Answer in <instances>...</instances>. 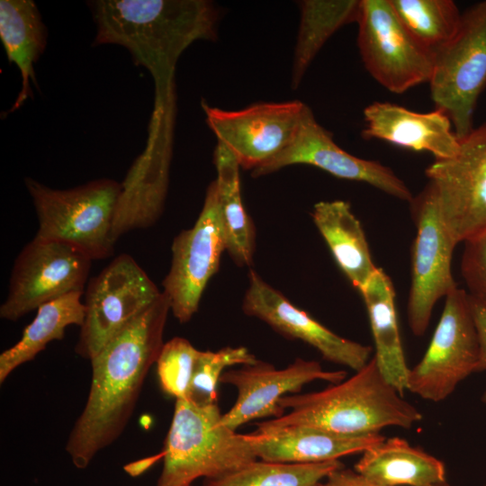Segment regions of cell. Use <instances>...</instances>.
<instances>
[{"instance_id":"obj_1","label":"cell","mask_w":486,"mask_h":486,"mask_svg":"<svg viewBox=\"0 0 486 486\" xmlns=\"http://www.w3.org/2000/svg\"><path fill=\"white\" fill-rule=\"evenodd\" d=\"M170 302L165 292L92 358L86 405L66 444L73 464L85 469L125 429L144 381L164 346Z\"/></svg>"},{"instance_id":"obj_2","label":"cell","mask_w":486,"mask_h":486,"mask_svg":"<svg viewBox=\"0 0 486 486\" xmlns=\"http://www.w3.org/2000/svg\"><path fill=\"white\" fill-rule=\"evenodd\" d=\"M279 404L288 411L257 423L253 433L310 426L342 435H364L386 427L410 428L423 418L386 381L374 356L349 379L320 392L285 395Z\"/></svg>"},{"instance_id":"obj_3","label":"cell","mask_w":486,"mask_h":486,"mask_svg":"<svg viewBox=\"0 0 486 486\" xmlns=\"http://www.w3.org/2000/svg\"><path fill=\"white\" fill-rule=\"evenodd\" d=\"M94 46L114 44L130 54L156 47L179 56L196 40L216 39L219 12L205 0H95L88 3Z\"/></svg>"},{"instance_id":"obj_4","label":"cell","mask_w":486,"mask_h":486,"mask_svg":"<svg viewBox=\"0 0 486 486\" xmlns=\"http://www.w3.org/2000/svg\"><path fill=\"white\" fill-rule=\"evenodd\" d=\"M222 415L217 402L176 400L157 486H189L200 477L220 478L257 459L251 435L227 427Z\"/></svg>"},{"instance_id":"obj_5","label":"cell","mask_w":486,"mask_h":486,"mask_svg":"<svg viewBox=\"0 0 486 486\" xmlns=\"http://www.w3.org/2000/svg\"><path fill=\"white\" fill-rule=\"evenodd\" d=\"M24 183L38 218L35 237L73 246L92 260L112 255L121 183L100 178L70 189H53L31 177Z\"/></svg>"},{"instance_id":"obj_6","label":"cell","mask_w":486,"mask_h":486,"mask_svg":"<svg viewBox=\"0 0 486 486\" xmlns=\"http://www.w3.org/2000/svg\"><path fill=\"white\" fill-rule=\"evenodd\" d=\"M436 109L445 112L459 140L474 129L473 114L486 87V0L462 14L454 38L435 54L428 82Z\"/></svg>"},{"instance_id":"obj_7","label":"cell","mask_w":486,"mask_h":486,"mask_svg":"<svg viewBox=\"0 0 486 486\" xmlns=\"http://www.w3.org/2000/svg\"><path fill=\"white\" fill-rule=\"evenodd\" d=\"M162 292L128 254L114 257L87 284L85 320L75 352L91 360Z\"/></svg>"},{"instance_id":"obj_8","label":"cell","mask_w":486,"mask_h":486,"mask_svg":"<svg viewBox=\"0 0 486 486\" xmlns=\"http://www.w3.org/2000/svg\"><path fill=\"white\" fill-rule=\"evenodd\" d=\"M440 320L422 359L408 375L407 390L439 402L472 374L479 359V339L470 297L456 288L446 297Z\"/></svg>"},{"instance_id":"obj_9","label":"cell","mask_w":486,"mask_h":486,"mask_svg":"<svg viewBox=\"0 0 486 486\" xmlns=\"http://www.w3.org/2000/svg\"><path fill=\"white\" fill-rule=\"evenodd\" d=\"M357 23L362 60L380 85L401 94L430 81L435 55L408 32L390 0H361Z\"/></svg>"},{"instance_id":"obj_10","label":"cell","mask_w":486,"mask_h":486,"mask_svg":"<svg viewBox=\"0 0 486 486\" xmlns=\"http://www.w3.org/2000/svg\"><path fill=\"white\" fill-rule=\"evenodd\" d=\"M91 263L73 246L34 237L14 261L0 317L15 321L49 302L84 292Z\"/></svg>"},{"instance_id":"obj_11","label":"cell","mask_w":486,"mask_h":486,"mask_svg":"<svg viewBox=\"0 0 486 486\" xmlns=\"http://www.w3.org/2000/svg\"><path fill=\"white\" fill-rule=\"evenodd\" d=\"M410 203L417 233L411 248V284L408 323L422 336L436 302L457 288L451 270L456 244L443 223L434 186L429 182Z\"/></svg>"},{"instance_id":"obj_12","label":"cell","mask_w":486,"mask_h":486,"mask_svg":"<svg viewBox=\"0 0 486 486\" xmlns=\"http://www.w3.org/2000/svg\"><path fill=\"white\" fill-rule=\"evenodd\" d=\"M226 240L220 213L216 181L207 190L194 225L173 240L169 271L162 282L171 311L180 323L198 310L203 291L218 271Z\"/></svg>"},{"instance_id":"obj_13","label":"cell","mask_w":486,"mask_h":486,"mask_svg":"<svg viewBox=\"0 0 486 486\" xmlns=\"http://www.w3.org/2000/svg\"><path fill=\"white\" fill-rule=\"evenodd\" d=\"M425 174L456 245L486 229V122L460 140L454 157L436 159Z\"/></svg>"},{"instance_id":"obj_14","label":"cell","mask_w":486,"mask_h":486,"mask_svg":"<svg viewBox=\"0 0 486 486\" xmlns=\"http://www.w3.org/2000/svg\"><path fill=\"white\" fill-rule=\"evenodd\" d=\"M202 107L206 122L236 158L240 167L252 171L270 161L294 140L310 108L295 100L255 104L238 111Z\"/></svg>"},{"instance_id":"obj_15","label":"cell","mask_w":486,"mask_h":486,"mask_svg":"<svg viewBox=\"0 0 486 486\" xmlns=\"http://www.w3.org/2000/svg\"><path fill=\"white\" fill-rule=\"evenodd\" d=\"M346 378L344 370L326 371L313 360L297 358L284 369L258 361L239 369L225 371L220 382L233 385L238 397L230 410L222 415V422L236 430L256 419L283 416L285 410L280 400L299 392L302 386L316 380L338 383Z\"/></svg>"},{"instance_id":"obj_16","label":"cell","mask_w":486,"mask_h":486,"mask_svg":"<svg viewBox=\"0 0 486 486\" xmlns=\"http://www.w3.org/2000/svg\"><path fill=\"white\" fill-rule=\"evenodd\" d=\"M295 164L311 165L338 178L369 184L409 202L413 199L410 189L391 168L377 161L355 157L338 146L332 133L316 121L311 110L305 115L292 143L253 170L252 176L257 177Z\"/></svg>"},{"instance_id":"obj_17","label":"cell","mask_w":486,"mask_h":486,"mask_svg":"<svg viewBox=\"0 0 486 486\" xmlns=\"http://www.w3.org/2000/svg\"><path fill=\"white\" fill-rule=\"evenodd\" d=\"M242 310L248 316L261 320L281 335L311 346L327 361L355 372L370 361L371 346L335 334L291 303L253 270L248 274Z\"/></svg>"},{"instance_id":"obj_18","label":"cell","mask_w":486,"mask_h":486,"mask_svg":"<svg viewBox=\"0 0 486 486\" xmlns=\"http://www.w3.org/2000/svg\"><path fill=\"white\" fill-rule=\"evenodd\" d=\"M364 140H381L415 151H428L436 159L454 157L460 140L442 111L417 112L389 102H374L364 110Z\"/></svg>"},{"instance_id":"obj_19","label":"cell","mask_w":486,"mask_h":486,"mask_svg":"<svg viewBox=\"0 0 486 486\" xmlns=\"http://www.w3.org/2000/svg\"><path fill=\"white\" fill-rule=\"evenodd\" d=\"M257 459L285 464H318L363 453L385 437L380 433L342 435L310 426H289L251 433Z\"/></svg>"},{"instance_id":"obj_20","label":"cell","mask_w":486,"mask_h":486,"mask_svg":"<svg viewBox=\"0 0 486 486\" xmlns=\"http://www.w3.org/2000/svg\"><path fill=\"white\" fill-rule=\"evenodd\" d=\"M354 470L381 486H437L447 482L442 461L398 436L385 437L364 451Z\"/></svg>"},{"instance_id":"obj_21","label":"cell","mask_w":486,"mask_h":486,"mask_svg":"<svg viewBox=\"0 0 486 486\" xmlns=\"http://www.w3.org/2000/svg\"><path fill=\"white\" fill-rule=\"evenodd\" d=\"M373 333L378 367L386 381L403 396L410 368L400 337L395 290L390 276L377 267L360 290Z\"/></svg>"},{"instance_id":"obj_22","label":"cell","mask_w":486,"mask_h":486,"mask_svg":"<svg viewBox=\"0 0 486 486\" xmlns=\"http://www.w3.org/2000/svg\"><path fill=\"white\" fill-rule=\"evenodd\" d=\"M0 39L10 63L21 74V90L10 109H19L33 96L31 83L38 88L34 64L44 52L48 31L36 4L32 0L0 1Z\"/></svg>"},{"instance_id":"obj_23","label":"cell","mask_w":486,"mask_h":486,"mask_svg":"<svg viewBox=\"0 0 486 486\" xmlns=\"http://www.w3.org/2000/svg\"><path fill=\"white\" fill-rule=\"evenodd\" d=\"M312 220L337 264L359 292L377 267L360 220L342 200L322 201L313 206Z\"/></svg>"},{"instance_id":"obj_24","label":"cell","mask_w":486,"mask_h":486,"mask_svg":"<svg viewBox=\"0 0 486 486\" xmlns=\"http://www.w3.org/2000/svg\"><path fill=\"white\" fill-rule=\"evenodd\" d=\"M83 292H71L37 309L34 320L22 331L20 340L0 355V382L24 363L32 360L53 340L64 338L67 327L82 326L86 307Z\"/></svg>"},{"instance_id":"obj_25","label":"cell","mask_w":486,"mask_h":486,"mask_svg":"<svg viewBox=\"0 0 486 486\" xmlns=\"http://www.w3.org/2000/svg\"><path fill=\"white\" fill-rule=\"evenodd\" d=\"M216 184L226 250L238 266H249L255 251V228L241 197L240 166L234 155L218 142L213 152Z\"/></svg>"},{"instance_id":"obj_26","label":"cell","mask_w":486,"mask_h":486,"mask_svg":"<svg viewBox=\"0 0 486 486\" xmlns=\"http://www.w3.org/2000/svg\"><path fill=\"white\" fill-rule=\"evenodd\" d=\"M361 0H305L300 2L301 20L292 73L296 88L320 50L340 27L357 22Z\"/></svg>"},{"instance_id":"obj_27","label":"cell","mask_w":486,"mask_h":486,"mask_svg":"<svg viewBox=\"0 0 486 486\" xmlns=\"http://www.w3.org/2000/svg\"><path fill=\"white\" fill-rule=\"evenodd\" d=\"M400 22L434 55L456 35L462 14L451 0H390Z\"/></svg>"},{"instance_id":"obj_28","label":"cell","mask_w":486,"mask_h":486,"mask_svg":"<svg viewBox=\"0 0 486 486\" xmlns=\"http://www.w3.org/2000/svg\"><path fill=\"white\" fill-rule=\"evenodd\" d=\"M344 467L339 460L318 464H285L256 459L203 486H316L329 473Z\"/></svg>"},{"instance_id":"obj_29","label":"cell","mask_w":486,"mask_h":486,"mask_svg":"<svg viewBox=\"0 0 486 486\" xmlns=\"http://www.w3.org/2000/svg\"><path fill=\"white\" fill-rule=\"evenodd\" d=\"M259 360L244 346L218 351L199 350L187 399L201 404L217 402V386L229 366L254 364Z\"/></svg>"},{"instance_id":"obj_30","label":"cell","mask_w":486,"mask_h":486,"mask_svg":"<svg viewBox=\"0 0 486 486\" xmlns=\"http://www.w3.org/2000/svg\"><path fill=\"white\" fill-rule=\"evenodd\" d=\"M199 350L187 339L175 337L164 346L156 362L162 391L176 399H187Z\"/></svg>"},{"instance_id":"obj_31","label":"cell","mask_w":486,"mask_h":486,"mask_svg":"<svg viewBox=\"0 0 486 486\" xmlns=\"http://www.w3.org/2000/svg\"><path fill=\"white\" fill-rule=\"evenodd\" d=\"M461 273L473 300L486 306V229L464 241Z\"/></svg>"},{"instance_id":"obj_32","label":"cell","mask_w":486,"mask_h":486,"mask_svg":"<svg viewBox=\"0 0 486 486\" xmlns=\"http://www.w3.org/2000/svg\"><path fill=\"white\" fill-rule=\"evenodd\" d=\"M470 303L479 339V359L475 373L486 372V306L471 297Z\"/></svg>"},{"instance_id":"obj_33","label":"cell","mask_w":486,"mask_h":486,"mask_svg":"<svg viewBox=\"0 0 486 486\" xmlns=\"http://www.w3.org/2000/svg\"><path fill=\"white\" fill-rule=\"evenodd\" d=\"M316 486H381L373 483L356 472L345 467L335 470ZM437 486H449L448 482Z\"/></svg>"},{"instance_id":"obj_34","label":"cell","mask_w":486,"mask_h":486,"mask_svg":"<svg viewBox=\"0 0 486 486\" xmlns=\"http://www.w3.org/2000/svg\"><path fill=\"white\" fill-rule=\"evenodd\" d=\"M163 458V452L148 457L147 459H143L140 462H138L136 465L135 464H131L125 467V470L129 472L131 475L139 474L140 472H142L146 469H148L149 466H151L153 464H155L157 461Z\"/></svg>"},{"instance_id":"obj_35","label":"cell","mask_w":486,"mask_h":486,"mask_svg":"<svg viewBox=\"0 0 486 486\" xmlns=\"http://www.w3.org/2000/svg\"><path fill=\"white\" fill-rule=\"evenodd\" d=\"M482 402L486 404V392L482 396Z\"/></svg>"},{"instance_id":"obj_36","label":"cell","mask_w":486,"mask_h":486,"mask_svg":"<svg viewBox=\"0 0 486 486\" xmlns=\"http://www.w3.org/2000/svg\"><path fill=\"white\" fill-rule=\"evenodd\" d=\"M189 486H192V485H189Z\"/></svg>"},{"instance_id":"obj_37","label":"cell","mask_w":486,"mask_h":486,"mask_svg":"<svg viewBox=\"0 0 486 486\" xmlns=\"http://www.w3.org/2000/svg\"><path fill=\"white\" fill-rule=\"evenodd\" d=\"M486 486V485H485Z\"/></svg>"}]
</instances>
